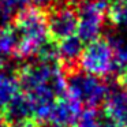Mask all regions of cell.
Segmentation results:
<instances>
[{
    "label": "cell",
    "instance_id": "5",
    "mask_svg": "<svg viewBox=\"0 0 127 127\" xmlns=\"http://www.w3.org/2000/svg\"><path fill=\"white\" fill-rule=\"evenodd\" d=\"M78 15L77 36L88 44L100 38L107 21L108 1L105 0H79L75 4Z\"/></svg>",
    "mask_w": 127,
    "mask_h": 127
},
{
    "label": "cell",
    "instance_id": "1",
    "mask_svg": "<svg viewBox=\"0 0 127 127\" xmlns=\"http://www.w3.org/2000/svg\"><path fill=\"white\" fill-rule=\"evenodd\" d=\"M66 78L60 63L38 60L21 70V92L32 105L34 123L48 120L55 102L66 96Z\"/></svg>",
    "mask_w": 127,
    "mask_h": 127
},
{
    "label": "cell",
    "instance_id": "16",
    "mask_svg": "<svg viewBox=\"0 0 127 127\" xmlns=\"http://www.w3.org/2000/svg\"><path fill=\"white\" fill-rule=\"evenodd\" d=\"M0 127H7V124H6V119H4L1 115H0Z\"/></svg>",
    "mask_w": 127,
    "mask_h": 127
},
{
    "label": "cell",
    "instance_id": "6",
    "mask_svg": "<svg viewBox=\"0 0 127 127\" xmlns=\"http://www.w3.org/2000/svg\"><path fill=\"white\" fill-rule=\"evenodd\" d=\"M78 15L75 4L70 0H59L48 11V32L53 41H60L77 34Z\"/></svg>",
    "mask_w": 127,
    "mask_h": 127
},
{
    "label": "cell",
    "instance_id": "15",
    "mask_svg": "<svg viewBox=\"0 0 127 127\" xmlns=\"http://www.w3.org/2000/svg\"><path fill=\"white\" fill-rule=\"evenodd\" d=\"M36 127H64V126L58 124V123H55V122H51V120H45V122L36 123Z\"/></svg>",
    "mask_w": 127,
    "mask_h": 127
},
{
    "label": "cell",
    "instance_id": "3",
    "mask_svg": "<svg viewBox=\"0 0 127 127\" xmlns=\"http://www.w3.org/2000/svg\"><path fill=\"white\" fill-rule=\"evenodd\" d=\"M109 88L94 75L79 70L68 71L66 78V94L82 105V108H97L104 104Z\"/></svg>",
    "mask_w": 127,
    "mask_h": 127
},
{
    "label": "cell",
    "instance_id": "14",
    "mask_svg": "<svg viewBox=\"0 0 127 127\" xmlns=\"http://www.w3.org/2000/svg\"><path fill=\"white\" fill-rule=\"evenodd\" d=\"M56 1H59V0H30V3H33L37 7H41V8H45L48 6H53Z\"/></svg>",
    "mask_w": 127,
    "mask_h": 127
},
{
    "label": "cell",
    "instance_id": "8",
    "mask_svg": "<svg viewBox=\"0 0 127 127\" xmlns=\"http://www.w3.org/2000/svg\"><path fill=\"white\" fill-rule=\"evenodd\" d=\"M82 109H83L82 105L78 104L75 100H72L71 97H68L66 94L55 102L48 120L62 124L64 127L75 126Z\"/></svg>",
    "mask_w": 127,
    "mask_h": 127
},
{
    "label": "cell",
    "instance_id": "17",
    "mask_svg": "<svg viewBox=\"0 0 127 127\" xmlns=\"http://www.w3.org/2000/svg\"><path fill=\"white\" fill-rule=\"evenodd\" d=\"M123 1H124V3H126V6H127V0H123Z\"/></svg>",
    "mask_w": 127,
    "mask_h": 127
},
{
    "label": "cell",
    "instance_id": "11",
    "mask_svg": "<svg viewBox=\"0 0 127 127\" xmlns=\"http://www.w3.org/2000/svg\"><path fill=\"white\" fill-rule=\"evenodd\" d=\"M111 47L115 53L116 66L122 72L127 71V36L124 34H112L108 37Z\"/></svg>",
    "mask_w": 127,
    "mask_h": 127
},
{
    "label": "cell",
    "instance_id": "2",
    "mask_svg": "<svg viewBox=\"0 0 127 127\" xmlns=\"http://www.w3.org/2000/svg\"><path fill=\"white\" fill-rule=\"evenodd\" d=\"M12 30L17 38L15 53L21 58L37 56L51 40L48 32V12L45 8L37 6L23 7L15 15Z\"/></svg>",
    "mask_w": 127,
    "mask_h": 127
},
{
    "label": "cell",
    "instance_id": "12",
    "mask_svg": "<svg viewBox=\"0 0 127 127\" xmlns=\"http://www.w3.org/2000/svg\"><path fill=\"white\" fill-rule=\"evenodd\" d=\"M107 19H109V22L119 29L127 28V6L123 0L108 4Z\"/></svg>",
    "mask_w": 127,
    "mask_h": 127
},
{
    "label": "cell",
    "instance_id": "4",
    "mask_svg": "<svg viewBox=\"0 0 127 127\" xmlns=\"http://www.w3.org/2000/svg\"><path fill=\"white\" fill-rule=\"evenodd\" d=\"M78 64L83 72L101 79L104 77L112 75L115 70H118L112 47L109 41L102 37L88 42L83 47Z\"/></svg>",
    "mask_w": 127,
    "mask_h": 127
},
{
    "label": "cell",
    "instance_id": "7",
    "mask_svg": "<svg viewBox=\"0 0 127 127\" xmlns=\"http://www.w3.org/2000/svg\"><path fill=\"white\" fill-rule=\"evenodd\" d=\"M104 118L108 127H127V88L119 83L109 88L104 101Z\"/></svg>",
    "mask_w": 127,
    "mask_h": 127
},
{
    "label": "cell",
    "instance_id": "13",
    "mask_svg": "<svg viewBox=\"0 0 127 127\" xmlns=\"http://www.w3.org/2000/svg\"><path fill=\"white\" fill-rule=\"evenodd\" d=\"M107 120L100 115L97 108H83L75 127H105Z\"/></svg>",
    "mask_w": 127,
    "mask_h": 127
},
{
    "label": "cell",
    "instance_id": "9",
    "mask_svg": "<svg viewBox=\"0 0 127 127\" xmlns=\"http://www.w3.org/2000/svg\"><path fill=\"white\" fill-rule=\"evenodd\" d=\"M58 45V56H59V63L63 66L64 70L72 71L77 70V64L79 63L81 55L83 51V41L77 36H70L64 40L56 42Z\"/></svg>",
    "mask_w": 127,
    "mask_h": 127
},
{
    "label": "cell",
    "instance_id": "10",
    "mask_svg": "<svg viewBox=\"0 0 127 127\" xmlns=\"http://www.w3.org/2000/svg\"><path fill=\"white\" fill-rule=\"evenodd\" d=\"M21 94L19 79L14 75H0V112H6L11 102Z\"/></svg>",
    "mask_w": 127,
    "mask_h": 127
}]
</instances>
